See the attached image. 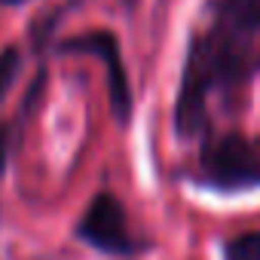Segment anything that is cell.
Returning <instances> with one entry per match:
<instances>
[{
  "label": "cell",
  "mask_w": 260,
  "mask_h": 260,
  "mask_svg": "<svg viewBox=\"0 0 260 260\" xmlns=\"http://www.w3.org/2000/svg\"><path fill=\"white\" fill-rule=\"evenodd\" d=\"M202 169L208 184L220 190H242L260 184V153L254 144L236 135L214 141L202 156Z\"/></svg>",
  "instance_id": "cell-1"
},
{
  "label": "cell",
  "mask_w": 260,
  "mask_h": 260,
  "mask_svg": "<svg viewBox=\"0 0 260 260\" xmlns=\"http://www.w3.org/2000/svg\"><path fill=\"white\" fill-rule=\"evenodd\" d=\"M64 52H86V55H95L104 61L107 68V83H110V104H113V113L119 122L128 119L132 113V92H128V77H125V64H122V55H119V43L113 34L107 31H89V34H80V37H71L61 43Z\"/></svg>",
  "instance_id": "cell-2"
},
{
  "label": "cell",
  "mask_w": 260,
  "mask_h": 260,
  "mask_svg": "<svg viewBox=\"0 0 260 260\" xmlns=\"http://www.w3.org/2000/svg\"><path fill=\"white\" fill-rule=\"evenodd\" d=\"M80 236L107 254H132L135 251L132 236H128V223H125V211H122L119 199L110 193H101L92 199V205L86 208V214L80 220Z\"/></svg>",
  "instance_id": "cell-3"
},
{
  "label": "cell",
  "mask_w": 260,
  "mask_h": 260,
  "mask_svg": "<svg viewBox=\"0 0 260 260\" xmlns=\"http://www.w3.org/2000/svg\"><path fill=\"white\" fill-rule=\"evenodd\" d=\"M211 86H214V74H211V64H208V58H205L202 43L196 40V43L190 46V55H187L181 92H178V110H175L178 132H181V135H193L196 128L202 125V116H205V95H208Z\"/></svg>",
  "instance_id": "cell-4"
},
{
  "label": "cell",
  "mask_w": 260,
  "mask_h": 260,
  "mask_svg": "<svg viewBox=\"0 0 260 260\" xmlns=\"http://www.w3.org/2000/svg\"><path fill=\"white\" fill-rule=\"evenodd\" d=\"M217 16L223 28L242 34V31H257L260 28V0H220Z\"/></svg>",
  "instance_id": "cell-5"
},
{
  "label": "cell",
  "mask_w": 260,
  "mask_h": 260,
  "mask_svg": "<svg viewBox=\"0 0 260 260\" xmlns=\"http://www.w3.org/2000/svg\"><path fill=\"white\" fill-rule=\"evenodd\" d=\"M223 257L226 260H260V230H251V233L230 239L223 248Z\"/></svg>",
  "instance_id": "cell-6"
},
{
  "label": "cell",
  "mask_w": 260,
  "mask_h": 260,
  "mask_svg": "<svg viewBox=\"0 0 260 260\" xmlns=\"http://www.w3.org/2000/svg\"><path fill=\"white\" fill-rule=\"evenodd\" d=\"M19 64H22V55L16 46H7L0 52V98L10 92V86L16 83V74H19Z\"/></svg>",
  "instance_id": "cell-7"
},
{
  "label": "cell",
  "mask_w": 260,
  "mask_h": 260,
  "mask_svg": "<svg viewBox=\"0 0 260 260\" xmlns=\"http://www.w3.org/2000/svg\"><path fill=\"white\" fill-rule=\"evenodd\" d=\"M4 162H7V128L0 125V172H4Z\"/></svg>",
  "instance_id": "cell-8"
},
{
  "label": "cell",
  "mask_w": 260,
  "mask_h": 260,
  "mask_svg": "<svg viewBox=\"0 0 260 260\" xmlns=\"http://www.w3.org/2000/svg\"><path fill=\"white\" fill-rule=\"evenodd\" d=\"M4 4H22V0H4Z\"/></svg>",
  "instance_id": "cell-9"
}]
</instances>
